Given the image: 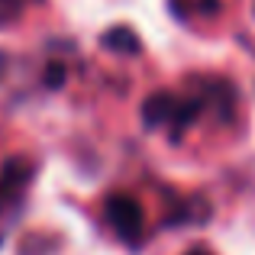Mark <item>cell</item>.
I'll return each mask as SVG.
<instances>
[{
    "label": "cell",
    "instance_id": "cell-4",
    "mask_svg": "<svg viewBox=\"0 0 255 255\" xmlns=\"http://www.w3.org/2000/svg\"><path fill=\"white\" fill-rule=\"evenodd\" d=\"M45 84H49V87H62L65 84V65H49V71H45Z\"/></svg>",
    "mask_w": 255,
    "mask_h": 255
},
{
    "label": "cell",
    "instance_id": "cell-5",
    "mask_svg": "<svg viewBox=\"0 0 255 255\" xmlns=\"http://www.w3.org/2000/svg\"><path fill=\"white\" fill-rule=\"evenodd\" d=\"M3 3L10 6V13H13V10H19V0H0V6H3Z\"/></svg>",
    "mask_w": 255,
    "mask_h": 255
},
{
    "label": "cell",
    "instance_id": "cell-2",
    "mask_svg": "<svg viewBox=\"0 0 255 255\" xmlns=\"http://www.w3.org/2000/svg\"><path fill=\"white\" fill-rule=\"evenodd\" d=\"M107 223L113 226V233L120 239L139 243V236H142V207L126 194H113V197H107Z\"/></svg>",
    "mask_w": 255,
    "mask_h": 255
},
{
    "label": "cell",
    "instance_id": "cell-3",
    "mask_svg": "<svg viewBox=\"0 0 255 255\" xmlns=\"http://www.w3.org/2000/svg\"><path fill=\"white\" fill-rule=\"evenodd\" d=\"M104 45L107 49H117V52H139L142 49L139 36L129 29V26H113V29L104 36Z\"/></svg>",
    "mask_w": 255,
    "mask_h": 255
},
{
    "label": "cell",
    "instance_id": "cell-1",
    "mask_svg": "<svg viewBox=\"0 0 255 255\" xmlns=\"http://www.w3.org/2000/svg\"><path fill=\"white\" fill-rule=\"evenodd\" d=\"M200 100H178L168 91L152 94L142 104V123L145 126H171L174 132H181L184 126H191L200 113Z\"/></svg>",
    "mask_w": 255,
    "mask_h": 255
},
{
    "label": "cell",
    "instance_id": "cell-6",
    "mask_svg": "<svg viewBox=\"0 0 255 255\" xmlns=\"http://www.w3.org/2000/svg\"><path fill=\"white\" fill-rule=\"evenodd\" d=\"M187 255H213V252H207L204 246H197V249H191V252H187Z\"/></svg>",
    "mask_w": 255,
    "mask_h": 255
}]
</instances>
